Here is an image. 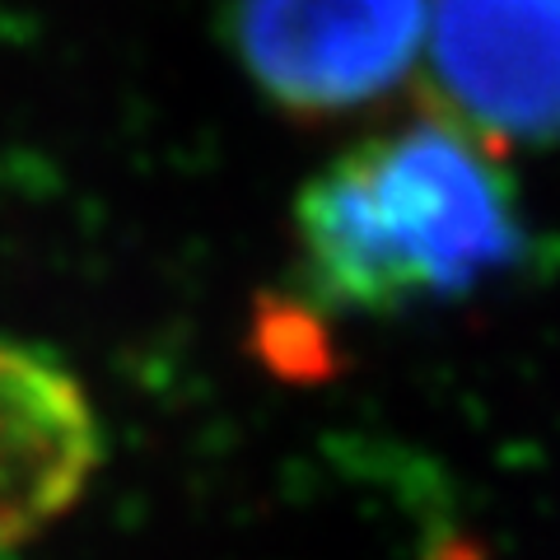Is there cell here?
<instances>
[{
    "label": "cell",
    "mask_w": 560,
    "mask_h": 560,
    "mask_svg": "<svg viewBox=\"0 0 560 560\" xmlns=\"http://www.w3.org/2000/svg\"><path fill=\"white\" fill-rule=\"evenodd\" d=\"M486 150L425 117L313 173L294 206L308 290L341 313H401L514 267L523 215Z\"/></svg>",
    "instance_id": "obj_1"
},
{
    "label": "cell",
    "mask_w": 560,
    "mask_h": 560,
    "mask_svg": "<svg viewBox=\"0 0 560 560\" xmlns=\"http://www.w3.org/2000/svg\"><path fill=\"white\" fill-rule=\"evenodd\" d=\"M430 0H234V51L276 108L341 117L420 61Z\"/></svg>",
    "instance_id": "obj_2"
},
{
    "label": "cell",
    "mask_w": 560,
    "mask_h": 560,
    "mask_svg": "<svg viewBox=\"0 0 560 560\" xmlns=\"http://www.w3.org/2000/svg\"><path fill=\"white\" fill-rule=\"evenodd\" d=\"M425 94L471 140L560 136V0H430Z\"/></svg>",
    "instance_id": "obj_3"
},
{
    "label": "cell",
    "mask_w": 560,
    "mask_h": 560,
    "mask_svg": "<svg viewBox=\"0 0 560 560\" xmlns=\"http://www.w3.org/2000/svg\"><path fill=\"white\" fill-rule=\"evenodd\" d=\"M103 434L84 383L43 346L0 341V551L75 510Z\"/></svg>",
    "instance_id": "obj_4"
}]
</instances>
